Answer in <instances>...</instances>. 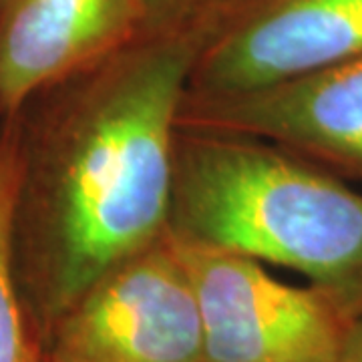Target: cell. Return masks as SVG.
Masks as SVG:
<instances>
[{
	"instance_id": "cell-2",
	"label": "cell",
	"mask_w": 362,
	"mask_h": 362,
	"mask_svg": "<svg viewBox=\"0 0 362 362\" xmlns=\"http://www.w3.org/2000/svg\"><path fill=\"white\" fill-rule=\"evenodd\" d=\"M169 233L302 276L362 316V189L258 137L180 125Z\"/></svg>"
},
{
	"instance_id": "cell-1",
	"label": "cell",
	"mask_w": 362,
	"mask_h": 362,
	"mask_svg": "<svg viewBox=\"0 0 362 362\" xmlns=\"http://www.w3.org/2000/svg\"><path fill=\"white\" fill-rule=\"evenodd\" d=\"M207 28L143 30L16 117V268L42 342L103 274L168 235L180 111Z\"/></svg>"
},
{
	"instance_id": "cell-5",
	"label": "cell",
	"mask_w": 362,
	"mask_h": 362,
	"mask_svg": "<svg viewBox=\"0 0 362 362\" xmlns=\"http://www.w3.org/2000/svg\"><path fill=\"white\" fill-rule=\"evenodd\" d=\"M362 54V0H258L207 28L187 95L218 97L278 85Z\"/></svg>"
},
{
	"instance_id": "cell-3",
	"label": "cell",
	"mask_w": 362,
	"mask_h": 362,
	"mask_svg": "<svg viewBox=\"0 0 362 362\" xmlns=\"http://www.w3.org/2000/svg\"><path fill=\"white\" fill-rule=\"evenodd\" d=\"M171 240L194 286L204 362L338 361L346 320L314 288L244 254Z\"/></svg>"
},
{
	"instance_id": "cell-6",
	"label": "cell",
	"mask_w": 362,
	"mask_h": 362,
	"mask_svg": "<svg viewBox=\"0 0 362 362\" xmlns=\"http://www.w3.org/2000/svg\"><path fill=\"white\" fill-rule=\"evenodd\" d=\"M180 125L258 137L362 183V54L262 89L185 95Z\"/></svg>"
},
{
	"instance_id": "cell-8",
	"label": "cell",
	"mask_w": 362,
	"mask_h": 362,
	"mask_svg": "<svg viewBox=\"0 0 362 362\" xmlns=\"http://www.w3.org/2000/svg\"><path fill=\"white\" fill-rule=\"evenodd\" d=\"M21 171V133L16 119H11L0 133V362H47L16 268Z\"/></svg>"
},
{
	"instance_id": "cell-7",
	"label": "cell",
	"mask_w": 362,
	"mask_h": 362,
	"mask_svg": "<svg viewBox=\"0 0 362 362\" xmlns=\"http://www.w3.org/2000/svg\"><path fill=\"white\" fill-rule=\"evenodd\" d=\"M141 33L137 0H0V115L16 119Z\"/></svg>"
},
{
	"instance_id": "cell-4",
	"label": "cell",
	"mask_w": 362,
	"mask_h": 362,
	"mask_svg": "<svg viewBox=\"0 0 362 362\" xmlns=\"http://www.w3.org/2000/svg\"><path fill=\"white\" fill-rule=\"evenodd\" d=\"M47 362H204L194 286L171 235L103 274L54 322Z\"/></svg>"
},
{
	"instance_id": "cell-10",
	"label": "cell",
	"mask_w": 362,
	"mask_h": 362,
	"mask_svg": "<svg viewBox=\"0 0 362 362\" xmlns=\"http://www.w3.org/2000/svg\"><path fill=\"white\" fill-rule=\"evenodd\" d=\"M337 362H362V316L346 324Z\"/></svg>"
},
{
	"instance_id": "cell-9",
	"label": "cell",
	"mask_w": 362,
	"mask_h": 362,
	"mask_svg": "<svg viewBox=\"0 0 362 362\" xmlns=\"http://www.w3.org/2000/svg\"><path fill=\"white\" fill-rule=\"evenodd\" d=\"M194 0H137L143 30H159L183 23Z\"/></svg>"
}]
</instances>
